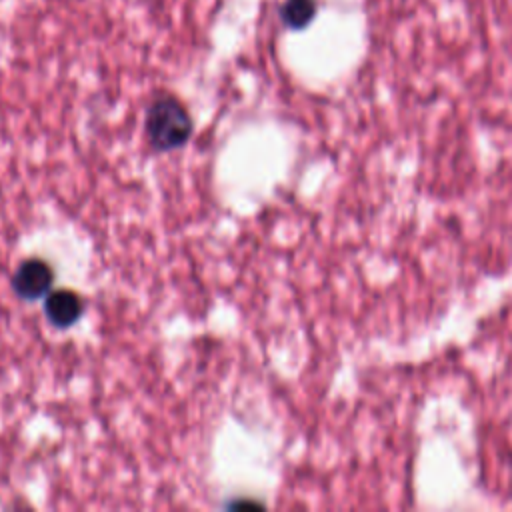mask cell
I'll return each mask as SVG.
<instances>
[{
    "label": "cell",
    "instance_id": "obj_1",
    "mask_svg": "<svg viewBox=\"0 0 512 512\" xmlns=\"http://www.w3.org/2000/svg\"><path fill=\"white\" fill-rule=\"evenodd\" d=\"M144 132L152 150L172 152L190 140L194 122L188 108L176 96L160 94L146 110Z\"/></svg>",
    "mask_w": 512,
    "mask_h": 512
},
{
    "label": "cell",
    "instance_id": "obj_4",
    "mask_svg": "<svg viewBox=\"0 0 512 512\" xmlns=\"http://www.w3.org/2000/svg\"><path fill=\"white\" fill-rule=\"evenodd\" d=\"M316 12V0H284L280 6V20L290 30H302L314 20Z\"/></svg>",
    "mask_w": 512,
    "mask_h": 512
},
{
    "label": "cell",
    "instance_id": "obj_2",
    "mask_svg": "<svg viewBox=\"0 0 512 512\" xmlns=\"http://www.w3.org/2000/svg\"><path fill=\"white\" fill-rule=\"evenodd\" d=\"M52 284H54V270L48 262L40 258H28L20 262L10 278L12 292L26 302H34L46 296Z\"/></svg>",
    "mask_w": 512,
    "mask_h": 512
},
{
    "label": "cell",
    "instance_id": "obj_3",
    "mask_svg": "<svg viewBox=\"0 0 512 512\" xmlns=\"http://www.w3.org/2000/svg\"><path fill=\"white\" fill-rule=\"evenodd\" d=\"M84 310H86V302L74 290L60 288V290L46 294L44 314L54 328L66 330V328L74 326L82 318Z\"/></svg>",
    "mask_w": 512,
    "mask_h": 512
}]
</instances>
